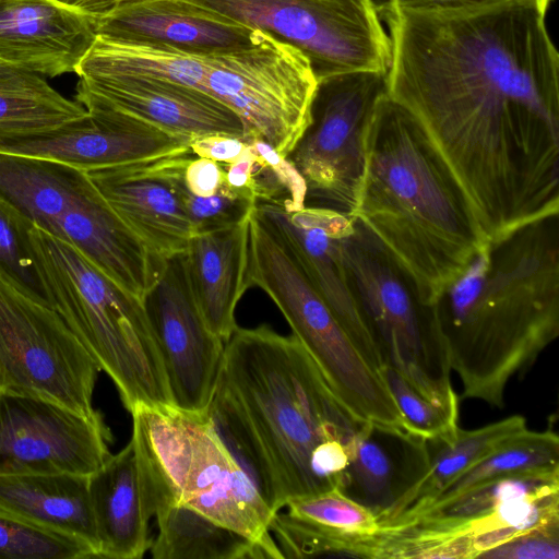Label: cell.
<instances>
[{"label": "cell", "instance_id": "1", "mask_svg": "<svg viewBox=\"0 0 559 559\" xmlns=\"http://www.w3.org/2000/svg\"><path fill=\"white\" fill-rule=\"evenodd\" d=\"M388 94L423 126L487 240L559 213V53L530 0L392 2Z\"/></svg>", "mask_w": 559, "mask_h": 559}, {"label": "cell", "instance_id": "2", "mask_svg": "<svg viewBox=\"0 0 559 559\" xmlns=\"http://www.w3.org/2000/svg\"><path fill=\"white\" fill-rule=\"evenodd\" d=\"M206 415L274 514L340 488L369 423L340 401L294 334L267 324L237 326L227 340Z\"/></svg>", "mask_w": 559, "mask_h": 559}, {"label": "cell", "instance_id": "3", "mask_svg": "<svg viewBox=\"0 0 559 559\" xmlns=\"http://www.w3.org/2000/svg\"><path fill=\"white\" fill-rule=\"evenodd\" d=\"M559 213L487 240L432 305L462 396L502 408L559 335Z\"/></svg>", "mask_w": 559, "mask_h": 559}, {"label": "cell", "instance_id": "4", "mask_svg": "<svg viewBox=\"0 0 559 559\" xmlns=\"http://www.w3.org/2000/svg\"><path fill=\"white\" fill-rule=\"evenodd\" d=\"M352 216L408 270L431 305L487 242L457 178L419 121L389 94L368 128Z\"/></svg>", "mask_w": 559, "mask_h": 559}, {"label": "cell", "instance_id": "5", "mask_svg": "<svg viewBox=\"0 0 559 559\" xmlns=\"http://www.w3.org/2000/svg\"><path fill=\"white\" fill-rule=\"evenodd\" d=\"M130 414V440L150 519L168 506H188L245 535L266 558H284L271 535L275 514L206 414L173 405H136Z\"/></svg>", "mask_w": 559, "mask_h": 559}, {"label": "cell", "instance_id": "6", "mask_svg": "<svg viewBox=\"0 0 559 559\" xmlns=\"http://www.w3.org/2000/svg\"><path fill=\"white\" fill-rule=\"evenodd\" d=\"M28 238L47 305L109 376L127 411L173 405L143 302L73 246L34 225Z\"/></svg>", "mask_w": 559, "mask_h": 559}, {"label": "cell", "instance_id": "7", "mask_svg": "<svg viewBox=\"0 0 559 559\" xmlns=\"http://www.w3.org/2000/svg\"><path fill=\"white\" fill-rule=\"evenodd\" d=\"M249 236L251 287L277 306L340 401L365 421L406 430L382 374L320 296L285 230L258 205L249 216Z\"/></svg>", "mask_w": 559, "mask_h": 559}, {"label": "cell", "instance_id": "8", "mask_svg": "<svg viewBox=\"0 0 559 559\" xmlns=\"http://www.w3.org/2000/svg\"><path fill=\"white\" fill-rule=\"evenodd\" d=\"M0 199L142 302L163 271L166 260L116 214L82 169L0 153Z\"/></svg>", "mask_w": 559, "mask_h": 559}, {"label": "cell", "instance_id": "9", "mask_svg": "<svg viewBox=\"0 0 559 559\" xmlns=\"http://www.w3.org/2000/svg\"><path fill=\"white\" fill-rule=\"evenodd\" d=\"M352 294L383 366L430 402L459 411L451 367L433 305L408 270L358 219L342 238Z\"/></svg>", "mask_w": 559, "mask_h": 559}, {"label": "cell", "instance_id": "10", "mask_svg": "<svg viewBox=\"0 0 559 559\" xmlns=\"http://www.w3.org/2000/svg\"><path fill=\"white\" fill-rule=\"evenodd\" d=\"M298 49L318 79L388 72L391 40L370 0H188Z\"/></svg>", "mask_w": 559, "mask_h": 559}, {"label": "cell", "instance_id": "11", "mask_svg": "<svg viewBox=\"0 0 559 559\" xmlns=\"http://www.w3.org/2000/svg\"><path fill=\"white\" fill-rule=\"evenodd\" d=\"M388 72L359 71L318 81L310 121L287 158L302 176L305 207L352 216L366 158V135Z\"/></svg>", "mask_w": 559, "mask_h": 559}, {"label": "cell", "instance_id": "12", "mask_svg": "<svg viewBox=\"0 0 559 559\" xmlns=\"http://www.w3.org/2000/svg\"><path fill=\"white\" fill-rule=\"evenodd\" d=\"M99 371L51 307L0 274V391L91 416Z\"/></svg>", "mask_w": 559, "mask_h": 559}, {"label": "cell", "instance_id": "13", "mask_svg": "<svg viewBox=\"0 0 559 559\" xmlns=\"http://www.w3.org/2000/svg\"><path fill=\"white\" fill-rule=\"evenodd\" d=\"M317 86L307 57L265 34L252 47L209 57L203 82L241 119L246 142L263 140L285 157L310 121Z\"/></svg>", "mask_w": 559, "mask_h": 559}, {"label": "cell", "instance_id": "14", "mask_svg": "<svg viewBox=\"0 0 559 559\" xmlns=\"http://www.w3.org/2000/svg\"><path fill=\"white\" fill-rule=\"evenodd\" d=\"M102 415L0 391V475H90L111 455Z\"/></svg>", "mask_w": 559, "mask_h": 559}, {"label": "cell", "instance_id": "15", "mask_svg": "<svg viewBox=\"0 0 559 559\" xmlns=\"http://www.w3.org/2000/svg\"><path fill=\"white\" fill-rule=\"evenodd\" d=\"M143 305L164 362L173 405L183 412L206 414L222 369L225 342L203 319L185 252L166 259Z\"/></svg>", "mask_w": 559, "mask_h": 559}, {"label": "cell", "instance_id": "16", "mask_svg": "<svg viewBox=\"0 0 559 559\" xmlns=\"http://www.w3.org/2000/svg\"><path fill=\"white\" fill-rule=\"evenodd\" d=\"M74 100L86 112L55 128L0 133V153L63 163L84 171L189 146L174 135L136 117L75 91Z\"/></svg>", "mask_w": 559, "mask_h": 559}, {"label": "cell", "instance_id": "17", "mask_svg": "<svg viewBox=\"0 0 559 559\" xmlns=\"http://www.w3.org/2000/svg\"><path fill=\"white\" fill-rule=\"evenodd\" d=\"M194 157L186 146L85 174L116 214L166 260L185 252L192 237L185 170Z\"/></svg>", "mask_w": 559, "mask_h": 559}, {"label": "cell", "instance_id": "18", "mask_svg": "<svg viewBox=\"0 0 559 559\" xmlns=\"http://www.w3.org/2000/svg\"><path fill=\"white\" fill-rule=\"evenodd\" d=\"M97 37L215 57L258 44L264 33L188 0H130L96 16Z\"/></svg>", "mask_w": 559, "mask_h": 559}, {"label": "cell", "instance_id": "19", "mask_svg": "<svg viewBox=\"0 0 559 559\" xmlns=\"http://www.w3.org/2000/svg\"><path fill=\"white\" fill-rule=\"evenodd\" d=\"M75 91L189 141L210 134L245 138L238 115L209 93L165 79L80 75Z\"/></svg>", "mask_w": 559, "mask_h": 559}, {"label": "cell", "instance_id": "20", "mask_svg": "<svg viewBox=\"0 0 559 559\" xmlns=\"http://www.w3.org/2000/svg\"><path fill=\"white\" fill-rule=\"evenodd\" d=\"M257 205L285 230L320 296L364 358L380 371L383 364L349 288L342 257V238L353 216L321 207L287 213L278 203L258 201Z\"/></svg>", "mask_w": 559, "mask_h": 559}, {"label": "cell", "instance_id": "21", "mask_svg": "<svg viewBox=\"0 0 559 559\" xmlns=\"http://www.w3.org/2000/svg\"><path fill=\"white\" fill-rule=\"evenodd\" d=\"M96 16L56 0H0V59L45 78L75 73Z\"/></svg>", "mask_w": 559, "mask_h": 559}, {"label": "cell", "instance_id": "22", "mask_svg": "<svg viewBox=\"0 0 559 559\" xmlns=\"http://www.w3.org/2000/svg\"><path fill=\"white\" fill-rule=\"evenodd\" d=\"M428 441L367 423L359 432L340 489L379 519L425 474Z\"/></svg>", "mask_w": 559, "mask_h": 559}, {"label": "cell", "instance_id": "23", "mask_svg": "<svg viewBox=\"0 0 559 559\" xmlns=\"http://www.w3.org/2000/svg\"><path fill=\"white\" fill-rule=\"evenodd\" d=\"M249 218L233 227L191 237L185 251L189 277L210 330L225 343L238 326L236 307L248 288Z\"/></svg>", "mask_w": 559, "mask_h": 559}, {"label": "cell", "instance_id": "24", "mask_svg": "<svg viewBox=\"0 0 559 559\" xmlns=\"http://www.w3.org/2000/svg\"><path fill=\"white\" fill-rule=\"evenodd\" d=\"M102 558L141 559L150 549L146 513L132 441L88 475Z\"/></svg>", "mask_w": 559, "mask_h": 559}, {"label": "cell", "instance_id": "25", "mask_svg": "<svg viewBox=\"0 0 559 559\" xmlns=\"http://www.w3.org/2000/svg\"><path fill=\"white\" fill-rule=\"evenodd\" d=\"M0 512L75 537L87 544L96 557L99 555L88 475H0Z\"/></svg>", "mask_w": 559, "mask_h": 559}, {"label": "cell", "instance_id": "26", "mask_svg": "<svg viewBox=\"0 0 559 559\" xmlns=\"http://www.w3.org/2000/svg\"><path fill=\"white\" fill-rule=\"evenodd\" d=\"M522 415H511L486 426L459 428L448 442H429L430 460L425 474L381 515L380 525L403 522L431 503L455 477L512 435L526 429Z\"/></svg>", "mask_w": 559, "mask_h": 559}, {"label": "cell", "instance_id": "27", "mask_svg": "<svg viewBox=\"0 0 559 559\" xmlns=\"http://www.w3.org/2000/svg\"><path fill=\"white\" fill-rule=\"evenodd\" d=\"M154 516L158 527L150 547L154 559L266 558L251 539L188 506L171 504Z\"/></svg>", "mask_w": 559, "mask_h": 559}, {"label": "cell", "instance_id": "28", "mask_svg": "<svg viewBox=\"0 0 559 559\" xmlns=\"http://www.w3.org/2000/svg\"><path fill=\"white\" fill-rule=\"evenodd\" d=\"M86 109L56 91L45 76L0 59V133L58 127Z\"/></svg>", "mask_w": 559, "mask_h": 559}, {"label": "cell", "instance_id": "29", "mask_svg": "<svg viewBox=\"0 0 559 559\" xmlns=\"http://www.w3.org/2000/svg\"><path fill=\"white\" fill-rule=\"evenodd\" d=\"M209 57L177 50L130 45L96 37L76 67L75 74H124L175 81L203 91Z\"/></svg>", "mask_w": 559, "mask_h": 559}, {"label": "cell", "instance_id": "30", "mask_svg": "<svg viewBox=\"0 0 559 559\" xmlns=\"http://www.w3.org/2000/svg\"><path fill=\"white\" fill-rule=\"evenodd\" d=\"M554 469H559L558 435L551 429L533 431L526 428L504 439L484 457L455 477L423 510L451 500L466 490L497 478Z\"/></svg>", "mask_w": 559, "mask_h": 559}, {"label": "cell", "instance_id": "31", "mask_svg": "<svg viewBox=\"0 0 559 559\" xmlns=\"http://www.w3.org/2000/svg\"><path fill=\"white\" fill-rule=\"evenodd\" d=\"M96 557L84 542L0 512V559H81Z\"/></svg>", "mask_w": 559, "mask_h": 559}, {"label": "cell", "instance_id": "32", "mask_svg": "<svg viewBox=\"0 0 559 559\" xmlns=\"http://www.w3.org/2000/svg\"><path fill=\"white\" fill-rule=\"evenodd\" d=\"M406 430L426 441H451L459 430V411L441 407L416 391L389 366L380 369Z\"/></svg>", "mask_w": 559, "mask_h": 559}, {"label": "cell", "instance_id": "33", "mask_svg": "<svg viewBox=\"0 0 559 559\" xmlns=\"http://www.w3.org/2000/svg\"><path fill=\"white\" fill-rule=\"evenodd\" d=\"M248 143L255 154L252 177L257 202L282 204L287 213L302 210L307 187L294 164L263 140Z\"/></svg>", "mask_w": 559, "mask_h": 559}, {"label": "cell", "instance_id": "34", "mask_svg": "<svg viewBox=\"0 0 559 559\" xmlns=\"http://www.w3.org/2000/svg\"><path fill=\"white\" fill-rule=\"evenodd\" d=\"M32 226L0 199V274L47 304L29 245Z\"/></svg>", "mask_w": 559, "mask_h": 559}, {"label": "cell", "instance_id": "35", "mask_svg": "<svg viewBox=\"0 0 559 559\" xmlns=\"http://www.w3.org/2000/svg\"><path fill=\"white\" fill-rule=\"evenodd\" d=\"M185 200L192 237L242 223L257 204L254 197L236 191L224 181L211 197H197L187 189Z\"/></svg>", "mask_w": 559, "mask_h": 559}, {"label": "cell", "instance_id": "36", "mask_svg": "<svg viewBox=\"0 0 559 559\" xmlns=\"http://www.w3.org/2000/svg\"><path fill=\"white\" fill-rule=\"evenodd\" d=\"M483 559H559V521L539 525L483 552Z\"/></svg>", "mask_w": 559, "mask_h": 559}, {"label": "cell", "instance_id": "37", "mask_svg": "<svg viewBox=\"0 0 559 559\" xmlns=\"http://www.w3.org/2000/svg\"><path fill=\"white\" fill-rule=\"evenodd\" d=\"M189 146L197 157L230 164L245 151L248 142L241 138L210 134L191 140Z\"/></svg>", "mask_w": 559, "mask_h": 559}, {"label": "cell", "instance_id": "38", "mask_svg": "<svg viewBox=\"0 0 559 559\" xmlns=\"http://www.w3.org/2000/svg\"><path fill=\"white\" fill-rule=\"evenodd\" d=\"M225 170L216 162L203 157H194L185 170V182L188 190L197 197H211L221 187Z\"/></svg>", "mask_w": 559, "mask_h": 559}, {"label": "cell", "instance_id": "39", "mask_svg": "<svg viewBox=\"0 0 559 559\" xmlns=\"http://www.w3.org/2000/svg\"><path fill=\"white\" fill-rule=\"evenodd\" d=\"M255 154L250 144L245 151L230 164H227L224 182L231 189L255 197L253 182V165Z\"/></svg>", "mask_w": 559, "mask_h": 559}, {"label": "cell", "instance_id": "40", "mask_svg": "<svg viewBox=\"0 0 559 559\" xmlns=\"http://www.w3.org/2000/svg\"><path fill=\"white\" fill-rule=\"evenodd\" d=\"M64 5L99 15L111 8L130 0H56Z\"/></svg>", "mask_w": 559, "mask_h": 559}, {"label": "cell", "instance_id": "41", "mask_svg": "<svg viewBox=\"0 0 559 559\" xmlns=\"http://www.w3.org/2000/svg\"><path fill=\"white\" fill-rule=\"evenodd\" d=\"M374 5L377 12L391 4L392 2H401L405 4H455V3H469L480 2L486 0H370Z\"/></svg>", "mask_w": 559, "mask_h": 559}, {"label": "cell", "instance_id": "42", "mask_svg": "<svg viewBox=\"0 0 559 559\" xmlns=\"http://www.w3.org/2000/svg\"><path fill=\"white\" fill-rule=\"evenodd\" d=\"M532 1L536 7L537 9L546 15V12L549 8V5L551 4L552 0H530Z\"/></svg>", "mask_w": 559, "mask_h": 559}]
</instances>
